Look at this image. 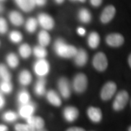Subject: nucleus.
Returning a JSON list of instances; mask_svg holds the SVG:
<instances>
[{
	"label": "nucleus",
	"instance_id": "obj_4",
	"mask_svg": "<svg viewBox=\"0 0 131 131\" xmlns=\"http://www.w3.org/2000/svg\"><path fill=\"white\" fill-rule=\"evenodd\" d=\"M34 71L39 78H44L50 72V63L45 59H38L34 65Z\"/></svg>",
	"mask_w": 131,
	"mask_h": 131
},
{
	"label": "nucleus",
	"instance_id": "obj_35",
	"mask_svg": "<svg viewBox=\"0 0 131 131\" xmlns=\"http://www.w3.org/2000/svg\"><path fill=\"white\" fill-rule=\"evenodd\" d=\"M90 2L93 7H98L100 5L102 4L103 0H90Z\"/></svg>",
	"mask_w": 131,
	"mask_h": 131
},
{
	"label": "nucleus",
	"instance_id": "obj_27",
	"mask_svg": "<svg viewBox=\"0 0 131 131\" xmlns=\"http://www.w3.org/2000/svg\"><path fill=\"white\" fill-rule=\"evenodd\" d=\"M33 53H34V56L37 58L38 59H44L47 56L46 49L40 45H37V46H35L34 47Z\"/></svg>",
	"mask_w": 131,
	"mask_h": 131
},
{
	"label": "nucleus",
	"instance_id": "obj_11",
	"mask_svg": "<svg viewBox=\"0 0 131 131\" xmlns=\"http://www.w3.org/2000/svg\"><path fill=\"white\" fill-rule=\"evenodd\" d=\"M36 106L34 103L29 102L27 104L20 106L18 110V113L20 117L27 119L28 118L33 116L34 113L35 112Z\"/></svg>",
	"mask_w": 131,
	"mask_h": 131
},
{
	"label": "nucleus",
	"instance_id": "obj_6",
	"mask_svg": "<svg viewBox=\"0 0 131 131\" xmlns=\"http://www.w3.org/2000/svg\"><path fill=\"white\" fill-rule=\"evenodd\" d=\"M117 91V84L114 82H108L104 84L101 91V98L103 101H108Z\"/></svg>",
	"mask_w": 131,
	"mask_h": 131
},
{
	"label": "nucleus",
	"instance_id": "obj_5",
	"mask_svg": "<svg viewBox=\"0 0 131 131\" xmlns=\"http://www.w3.org/2000/svg\"><path fill=\"white\" fill-rule=\"evenodd\" d=\"M93 66L98 71H104L108 67V60L106 56L102 52H99L96 53L93 59Z\"/></svg>",
	"mask_w": 131,
	"mask_h": 131
},
{
	"label": "nucleus",
	"instance_id": "obj_15",
	"mask_svg": "<svg viewBox=\"0 0 131 131\" xmlns=\"http://www.w3.org/2000/svg\"><path fill=\"white\" fill-rule=\"evenodd\" d=\"M88 53L83 49H80L78 50L75 56L74 57V63L77 66H84L87 62H88Z\"/></svg>",
	"mask_w": 131,
	"mask_h": 131
},
{
	"label": "nucleus",
	"instance_id": "obj_20",
	"mask_svg": "<svg viewBox=\"0 0 131 131\" xmlns=\"http://www.w3.org/2000/svg\"><path fill=\"white\" fill-rule=\"evenodd\" d=\"M18 80L20 84L23 86H27L31 82L32 76L31 74L30 71L26 69L21 71L18 76Z\"/></svg>",
	"mask_w": 131,
	"mask_h": 131
},
{
	"label": "nucleus",
	"instance_id": "obj_37",
	"mask_svg": "<svg viewBox=\"0 0 131 131\" xmlns=\"http://www.w3.org/2000/svg\"><path fill=\"white\" fill-rule=\"evenodd\" d=\"M77 32L80 36H84L86 34V30L83 27H79L77 29Z\"/></svg>",
	"mask_w": 131,
	"mask_h": 131
},
{
	"label": "nucleus",
	"instance_id": "obj_25",
	"mask_svg": "<svg viewBox=\"0 0 131 131\" xmlns=\"http://www.w3.org/2000/svg\"><path fill=\"white\" fill-rule=\"evenodd\" d=\"M6 61L8 66L12 69H15L19 64L18 58L13 52H10L7 56Z\"/></svg>",
	"mask_w": 131,
	"mask_h": 131
},
{
	"label": "nucleus",
	"instance_id": "obj_46",
	"mask_svg": "<svg viewBox=\"0 0 131 131\" xmlns=\"http://www.w3.org/2000/svg\"><path fill=\"white\" fill-rule=\"evenodd\" d=\"M128 131H131V126L129 127V128H128Z\"/></svg>",
	"mask_w": 131,
	"mask_h": 131
},
{
	"label": "nucleus",
	"instance_id": "obj_1",
	"mask_svg": "<svg viewBox=\"0 0 131 131\" xmlns=\"http://www.w3.org/2000/svg\"><path fill=\"white\" fill-rule=\"evenodd\" d=\"M53 49L57 55L63 58H74L78 50L74 45H68L62 39H58L56 40Z\"/></svg>",
	"mask_w": 131,
	"mask_h": 131
},
{
	"label": "nucleus",
	"instance_id": "obj_31",
	"mask_svg": "<svg viewBox=\"0 0 131 131\" xmlns=\"http://www.w3.org/2000/svg\"><path fill=\"white\" fill-rule=\"evenodd\" d=\"M9 38L11 42L17 44V43H19V42L22 41L23 35L18 31H13L9 33Z\"/></svg>",
	"mask_w": 131,
	"mask_h": 131
},
{
	"label": "nucleus",
	"instance_id": "obj_14",
	"mask_svg": "<svg viewBox=\"0 0 131 131\" xmlns=\"http://www.w3.org/2000/svg\"><path fill=\"white\" fill-rule=\"evenodd\" d=\"M14 2L20 9L26 13L32 11L36 6L34 0H14Z\"/></svg>",
	"mask_w": 131,
	"mask_h": 131
},
{
	"label": "nucleus",
	"instance_id": "obj_29",
	"mask_svg": "<svg viewBox=\"0 0 131 131\" xmlns=\"http://www.w3.org/2000/svg\"><path fill=\"white\" fill-rule=\"evenodd\" d=\"M0 77L2 81H9L11 80V74L7 66L2 63L0 64Z\"/></svg>",
	"mask_w": 131,
	"mask_h": 131
},
{
	"label": "nucleus",
	"instance_id": "obj_43",
	"mask_svg": "<svg viewBox=\"0 0 131 131\" xmlns=\"http://www.w3.org/2000/svg\"><path fill=\"white\" fill-rule=\"evenodd\" d=\"M128 64H129L130 67L131 68V54L128 57Z\"/></svg>",
	"mask_w": 131,
	"mask_h": 131
},
{
	"label": "nucleus",
	"instance_id": "obj_36",
	"mask_svg": "<svg viewBox=\"0 0 131 131\" xmlns=\"http://www.w3.org/2000/svg\"><path fill=\"white\" fill-rule=\"evenodd\" d=\"M35 5H37L39 7H42L46 5L47 0H34Z\"/></svg>",
	"mask_w": 131,
	"mask_h": 131
},
{
	"label": "nucleus",
	"instance_id": "obj_3",
	"mask_svg": "<svg viewBox=\"0 0 131 131\" xmlns=\"http://www.w3.org/2000/svg\"><path fill=\"white\" fill-rule=\"evenodd\" d=\"M129 100L128 93L125 90H121L117 94L114 101L113 102L112 107L114 111L119 112L122 110L126 106L127 103Z\"/></svg>",
	"mask_w": 131,
	"mask_h": 131
},
{
	"label": "nucleus",
	"instance_id": "obj_48",
	"mask_svg": "<svg viewBox=\"0 0 131 131\" xmlns=\"http://www.w3.org/2000/svg\"><path fill=\"white\" fill-rule=\"evenodd\" d=\"M71 1H77V0H71Z\"/></svg>",
	"mask_w": 131,
	"mask_h": 131
},
{
	"label": "nucleus",
	"instance_id": "obj_32",
	"mask_svg": "<svg viewBox=\"0 0 131 131\" xmlns=\"http://www.w3.org/2000/svg\"><path fill=\"white\" fill-rule=\"evenodd\" d=\"M3 119L7 122H15L18 119V114L13 111H8L4 113L3 114Z\"/></svg>",
	"mask_w": 131,
	"mask_h": 131
},
{
	"label": "nucleus",
	"instance_id": "obj_33",
	"mask_svg": "<svg viewBox=\"0 0 131 131\" xmlns=\"http://www.w3.org/2000/svg\"><path fill=\"white\" fill-rule=\"evenodd\" d=\"M15 131H34L30 125L28 124H16L15 125Z\"/></svg>",
	"mask_w": 131,
	"mask_h": 131
},
{
	"label": "nucleus",
	"instance_id": "obj_19",
	"mask_svg": "<svg viewBox=\"0 0 131 131\" xmlns=\"http://www.w3.org/2000/svg\"><path fill=\"white\" fill-rule=\"evenodd\" d=\"M46 80L45 78H39L34 86V92L38 96H42L46 94Z\"/></svg>",
	"mask_w": 131,
	"mask_h": 131
},
{
	"label": "nucleus",
	"instance_id": "obj_9",
	"mask_svg": "<svg viewBox=\"0 0 131 131\" xmlns=\"http://www.w3.org/2000/svg\"><path fill=\"white\" fill-rule=\"evenodd\" d=\"M58 90L61 96L65 99H68L71 95V87L69 80L66 77H61L58 82Z\"/></svg>",
	"mask_w": 131,
	"mask_h": 131
},
{
	"label": "nucleus",
	"instance_id": "obj_26",
	"mask_svg": "<svg viewBox=\"0 0 131 131\" xmlns=\"http://www.w3.org/2000/svg\"><path fill=\"white\" fill-rule=\"evenodd\" d=\"M19 54L24 59H27L31 56L32 50L31 47L28 45V44H23L21 45L18 49Z\"/></svg>",
	"mask_w": 131,
	"mask_h": 131
},
{
	"label": "nucleus",
	"instance_id": "obj_38",
	"mask_svg": "<svg viewBox=\"0 0 131 131\" xmlns=\"http://www.w3.org/2000/svg\"><path fill=\"white\" fill-rule=\"evenodd\" d=\"M5 104V98H4V96H3V95L0 93V109L4 107Z\"/></svg>",
	"mask_w": 131,
	"mask_h": 131
},
{
	"label": "nucleus",
	"instance_id": "obj_39",
	"mask_svg": "<svg viewBox=\"0 0 131 131\" xmlns=\"http://www.w3.org/2000/svg\"><path fill=\"white\" fill-rule=\"evenodd\" d=\"M66 131H85L82 127H70Z\"/></svg>",
	"mask_w": 131,
	"mask_h": 131
},
{
	"label": "nucleus",
	"instance_id": "obj_34",
	"mask_svg": "<svg viewBox=\"0 0 131 131\" xmlns=\"http://www.w3.org/2000/svg\"><path fill=\"white\" fill-rule=\"evenodd\" d=\"M8 29V25L4 18L0 17V34H5L7 31Z\"/></svg>",
	"mask_w": 131,
	"mask_h": 131
},
{
	"label": "nucleus",
	"instance_id": "obj_13",
	"mask_svg": "<svg viewBox=\"0 0 131 131\" xmlns=\"http://www.w3.org/2000/svg\"><path fill=\"white\" fill-rule=\"evenodd\" d=\"M87 114L89 119L92 122L98 123L101 122L102 119V112L99 108L90 106L88 108Z\"/></svg>",
	"mask_w": 131,
	"mask_h": 131
},
{
	"label": "nucleus",
	"instance_id": "obj_21",
	"mask_svg": "<svg viewBox=\"0 0 131 131\" xmlns=\"http://www.w3.org/2000/svg\"><path fill=\"white\" fill-rule=\"evenodd\" d=\"M51 40L49 33L45 30H42L38 34V42L40 46L45 47L47 46Z\"/></svg>",
	"mask_w": 131,
	"mask_h": 131
},
{
	"label": "nucleus",
	"instance_id": "obj_42",
	"mask_svg": "<svg viewBox=\"0 0 131 131\" xmlns=\"http://www.w3.org/2000/svg\"><path fill=\"white\" fill-rule=\"evenodd\" d=\"M55 2H56L57 4H58V5H61V4H62V3L64 2V0H55Z\"/></svg>",
	"mask_w": 131,
	"mask_h": 131
},
{
	"label": "nucleus",
	"instance_id": "obj_47",
	"mask_svg": "<svg viewBox=\"0 0 131 131\" xmlns=\"http://www.w3.org/2000/svg\"><path fill=\"white\" fill-rule=\"evenodd\" d=\"M3 1H5V0H0V2H3Z\"/></svg>",
	"mask_w": 131,
	"mask_h": 131
},
{
	"label": "nucleus",
	"instance_id": "obj_30",
	"mask_svg": "<svg viewBox=\"0 0 131 131\" xmlns=\"http://www.w3.org/2000/svg\"><path fill=\"white\" fill-rule=\"evenodd\" d=\"M13 90V84L9 81H2L0 83V91L2 93L9 94Z\"/></svg>",
	"mask_w": 131,
	"mask_h": 131
},
{
	"label": "nucleus",
	"instance_id": "obj_24",
	"mask_svg": "<svg viewBox=\"0 0 131 131\" xmlns=\"http://www.w3.org/2000/svg\"><path fill=\"white\" fill-rule=\"evenodd\" d=\"M37 26L38 22L37 19L34 18H29L26 22L25 28L28 33H34L37 30Z\"/></svg>",
	"mask_w": 131,
	"mask_h": 131
},
{
	"label": "nucleus",
	"instance_id": "obj_8",
	"mask_svg": "<svg viewBox=\"0 0 131 131\" xmlns=\"http://www.w3.org/2000/svg\"><path fill=\"white\" fill-rule=\"evenodd\" d=\"M125 39L121 34L112 33L106 37V42L108 46L112 47H119L124 44Z\"/></svg>",
	"mask_w": 131,
	"mask_h": 131
},
{
	"label": "nucleus",
	"instance_id": "obj_28",
	"mask_svg": "<svg viewBox=\"0 0 131 131\" xmlns=\"http://www.w3.org/2000/svg\"><path fill=\"white\" fill-rule=\"evenodd\" d=\"M30 94L28 93V92L26 90H21L18 93V103H20V105H25L27 104L30 102Z\"/></svg>",
	"mask_w": 131,
	"mask_h": 131
},
{
	"label": "nucleus",
	"instance_id": "obj_18",
	"mask_svg": "<svg viewBox=\"0 0 131 131\" xmlns=\"http://www.w3.org/2000/svg\"><path fill=\"white\" fill-rule=\"evenodd\" d=\"M9 19L11 24L15 26H20L24 24V19L23 15L18 11H11L9 13Z\"/></svg>",
	"mask_w": 131,
	"mask_h": 131
},
{
	"label": "nucleus",
	"instance_id": "obj_22",
	"mask_svg": "<svg viewBox=\"0 0 131 131\" xmlns=\"http://www.w3.org/2000/svg\"><path fill=\"white\" fill-rule=\"evenodd\" d=\"M88 44L91 49H96L100 44V36L98 33L93 31L88 37Z\"/></svg>",
	"mask_w": 131,
	"mask_h": 131
},
{
	"label": "nucleus",
	"instance_id": "obj_17",
	"mask_svg": "<svg viewBox=\"0 0 131 131\" xmlns=\"http://www.w3.org/2000/svg\"><path fill=\"white\" fill-rule=\"evenodd\" d=\"M46 98L47 101L54 106H60L61 105V99L56 91L50 90L46 93Z\"/></svg>",
	"mask_w": 131,
	"mask_h": 131
},
{
	"label": "nucleus",
	"instance_id": "obj_40",
	"mask_svg": "<svg viewBox=\"0 0 131 131\" xmlns=\"http://www.w3.org/2000/svg\"><path fill=\"white\" fill-rule=\"evenodd\" d=\"M8 128L7 127L5 126L4 125H0V131H7Z\"/></svg>",
	"mask_w": 131,
	"mask_h": 131
},
{
	"label": "nucleus",
	"instance_id": "obj_23",
	"mask_svg": "<svg viewBox=\"0 0 131 131\" xmlns=\"http://www.w3.org/2000/svg\"><path fill=\"white\" fill-rule=\"evenodd\" d=\"M78 19L80 22L84 24H88L92 20V15L89 10L86 8H82L80 9L77 15Z\"/></svg>",
	"mask_w": 131,
	"mask_h": 131
},
{
	"label": "nucleus",
	"instance_id": "obj_45",
	"mask_svg": "<svg viewBox=\"0 0 131 131\" xmlns=\"http://www.w3.org/2000/svg\"><path fill=\"white\" fill-rule=\"evenodd\" d=\"M77 1H79V2H84L86 0H77Z\"/></svg>",
	"mask_w": 131,
	"mask_h": 131
},
{
	"label": "nucleus",
	"instance_id": "obj_2",
	"mask_svg": "<svg viewBox=\"0 0 131 131\" xmlns=\"http://www.w3.org/2000/svg\"><path fill=\"white\" fill-rule=\"evenodd\" d=\"M88 77L83 73L77 74L72 82V88L77 93H82L88 88Z\"/></svg>",
	"mask_w": 131,
	"mask_h": 131
},
{
	"label": "nucleus",
	"instance_id": "obj_16",
	"mask_svg": "<svg viewBox=\"0 0 131 131\" xmlns=\"http://www.w3.org/2000/svg\"><path fill=\"white\" fill-rule=\"evenodd\" d=\"M27 124L32 127L34 130L43 129L45 126V121L42 117L38 116H31L27 119Z\"/></svg>",
	"mask_w": 131,
	"mask_h": 131
},
{
	"label": "nucleus",
	"instance_id": "obj_12",
	"mask_svg": "<svg viewBox=\"0 0 131 131\" xmlns=\"http://www.w3.org/2000/svg\"><path fill=\"white\" fill-rule=\"evenodd\" d=\"M63 117L67 122L75 121L79 116V110L74 106H67L63 110Z\"/></svg>",
	"mask_w": 131,
	"mask_h": 131
},
{
	"label": "nucleus",
	"instance_id": "obj_10",
	"mask_svg": "<svg viewBox=\"0 0 131 131\" xmlns=\"http://www.w3.org/2000/svg\"><path fill=\"white\" fill-rule=\"evenodd\" d=\"M115 14H116V8L113 5H108L102 11L100 16V20L102 24H108L114 18Z\"/></svg>",
	"mask_w": 131,
	"mask_h": 131
},
{
	"label": "nucleus",
	"instance_id": "obj_44",
	"mask_svg": "<svg viewBox=\"0 0 131 131\" xmlns=\"http://www.w3.org/2000/svg\"><path fill=\"white\" fill-rule=\"evenodd\" d=\"M34 131H47L46 130H45L44 128L43 129H40V130H34Z\"/></svg>",
	"mask_w": 131,
	"mask_h": 131
},
{
	"label": "nucleus",
	"instance_id": "obj_7",
	"mask_svg": "<svg viewBox=\"0 0 131 131\" xmlns=\"http://www.w3.org/2000/svg\"><path fill=\"white\" fill-rule=\"evenodd\" d=\"M37 22L40 25V26L45 31L51 30L55 26L54 19L47 13H40L39 15L37 18Z\"/></svg>",
	"mask_w": 131,
	"mask_h": 131
},
{
	"label": "nucleus",
	"instance_id": "obj_41",
	"mask_svg": "<svg viewBox=\"0 0 131 131\" xmlns=\"http://www.w3.org/2000/svg\"><path fill=\"white\" fill-rule=\"evenodd\" d=\"M4 9H5V7H4V6L2 5L1 3H0V13H2L3 11H4Z\"/></svg>",
	"mask_w": 131,
	"mask_h": 131
}]
</instances>
